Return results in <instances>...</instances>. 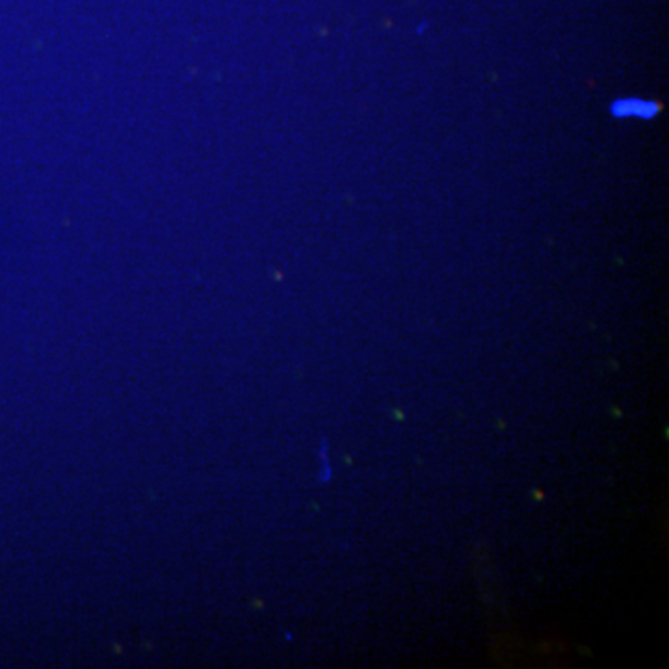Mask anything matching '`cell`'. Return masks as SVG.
Segmentation results:
<instances>
[{
	"instance_id": "1",
	"label": "cell",
	"mask_w": 669,
	"mask_h": 669,
	"mask_svg": "<svg viewBox=\"0 0 669 669\" xmlns=\"http://www.w3.org/2000/svg\"><path fill=\"white\" fill-rule=\"evenodd\" d=\"M660 106L654 102L638 101V99H629V101H618L613 104L612 112L619 118H627V116H638V118H653L654 113L658 112Z\"/></svg>"
}]
</instances>
